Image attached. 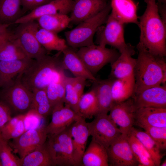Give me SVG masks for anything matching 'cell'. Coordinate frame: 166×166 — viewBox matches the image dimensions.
I'll list each match as a JSON object with an SVG mask.
<instances>
[{
	"label": "cell",
	"mask_w": 166,
	"mask_h": 166,
	"mask_svg": "<svg viewBox=\"0 0 166 166\" xmlns=\"http://www.w3.org/2000/svg\"><path fill=\"white\" fill-rule=\"evenodd\" d=\"M112 80V78H109L104 80L97 79L93 81V88L97 101L98 113L108 114L113 104L111 92Z\"/></svg>",
	"instance_id": "26"
},
{
	"label": "cell",
	"mask_w": 166,
	"mask_h": 166,
	"mask_svg": "<svg viewBox=\"0 0 166 166\" xmlns=\"http://www.w3.org/2000/svg\"><path fill=\"white\" fill-rule=\"evenodd\" d=\"M72 138L73 156L76 166H81L82 158L90 136L87 122L80 117L69 127Z\"/></svg>",
	"instance_id": "14"
},
{
	"label": "cell",
	"mask_w": 166,
	"mask_h": 166,
	"mask_svg": "<svg viewBox=\"0 0 166 166\" xmlns=\"http://www.w3.org/2000/svg\"><path fill=\"white\" fill-rule=\"evenodd\" d=\"M34 59L26 57L10 61H0V87L3 88L12 84L14 79L23 73Z\"/></svg>",
	"instance_id": "21"
},
{
	"label": "cell",
	"mask_w": 166,
	"mask_h": 166,
	"mask_svg": "<svg viewBox=\"0 0 166 166\" xmlns=\"http://www.w3.org/2000/svg\"><path fill=\"white\" fill-rule=\"evenodd\" d=\"M65 91L64 105L69 107L78 114V104L81 96L74 86L73 77L66 76Z\"/></svg>",
	"instance_id": "38"
},
{
	"label": "cell",
	"mask_w": 166,
	"mask_h": 166,
	"mask_svg": "<svg viewBox=\"0 0 166 166\" xmlns=\"http://www.w3.org/2000/svg\"><path fill=\"white\" fill-rule=\"evenodd\" d=\"M21 0H0V24H10L22 16Z\"/></svg>",
	"instance_id": "29"
},
{
	"label": "cell",
	"mask_w": 166,
	"mask_h": 166,
	"mask_svg": "<svg viewBox=\"0 0 166 166\" xmlns=\"http://www.w3.org/2000/svg\"><path fill=\"white\" fill-rule=\"evenodd\" d=\"M78 114L85 119H91L99 113V107L96 93L92 88L80 97L78 104Z\"/></svg>",
	"instance_id": "33"
},
{
	"label": "cell",
	"mask_w": 166,
	"mask_h": 166,
	"mask_svg": "<svg viewBox=\"0 0 166 166\" xmlns=\"http://www.w3.org/2000/svg\"><path fill=\"white\" fill-rule=\"evenodd\" d=\"M45 126L26 130L9 143L14 152L21 159L39 146L43 144L47 138Z\"/></svg>",
	"instance_id": "11"
},
{
	"label": "cell",
	"mask_w": 166,
	"mask_h": 166,
	"mask_svg": "<svg viewBox=\"0 0 166 166\" xmlns=\"http://www.w3.org/2000/svg\"><path fill=\"white\" fill-rule=\"evenodd\" d=\"M132 97L137 109L147 107L166 108V85L146 89Z\"/></svg>",
	"instance_id": "16"
},
{
	"label": "cell",
	"mask_w": 166,
	"mask_h": 166,
	"mask_svg": "<svg viewBox=\"0 0 166 166\" xmlns=\"http://www.w3.org/2000/svg\"><path fill=\"white\" fill-rule=\"evenodd\" d=\"M155 142L161 150L166 149V127L146 126L142 128Z\"/></svg>",
	"instance_id": "40"
},
{
	"label": "cell",
	"mask_w": 166,
	"mask_h": 166,
	"mask_svg": "<svg viewBox=\"0 0 166 166\" xmlns=\"http://www.w3.org/2000/svg\"><path fill=\"white\" fill-rule=\"evenodd\" d=\"M20 74L12 84L3 88L0 93V101L7 105L11 113L17 115L25 114L29 112L33 96V92L21 81Z\"/></svg>",
	"instance_id": "5"
},
{
	"label": "cell",
	"mask_w": 166,
	"mask_h": 166,
	"mask_svg": "<svg viewBox=\"0 0 166 166\" xmlns=\"http://www.w3.org/2000/svg\"><path fill=\"white\" fill-rule=\"evenodd\" d=\"M76 52L94 76L106 65L113 62L120 55L115 48L109 49L94 44L79 48Z\"/></svg>",
	"instance_id": "7"
},
{
	"label": "cell",
	"mask_w": 166,
	"mask_h": 166,
	"mask_svg": "<svg viewBox=\"0 0 166 166\" xmlns=\"http://www.w3.org/2000/svg\"><path fill=\"white\" fill-rule=\"evenodd\" d=\"M10 109L0 101V133L3 127L12 117Z\"/></svg>",
	"instance_id": "41"
},
{
	"label": "cell",
	"mask_w": 166,
	"mask_h": 166,
	"mask_svg": "<svg viewBox=\"0 0 166 166\" xmlns=\"http://www.w3.org/2000/svg\"><path fill=\"white\" fill-rule=\"evenodd\" d=\"M0 166H2V163L1 162V161L0 160Z\"/></svg>",
	"instance_id": "48"
},
{
	"label": "cell",
	"mask_w": 166,
	"mask_h": 166,
	"mask_svg": "<svg viewBox=\"0 0 166 166\" xmlns=\"http://www.w3.org/2000/svg\"><path fill=\"white\" fill-rule=\"evenodd\" d=\"M31 106L29 111L41 118H45L51 113L53 108L47 96L45 89H38L33 92Z\"/></svg>",
	"instance_id": "31"
},
{
	"label": "cell",
	"mask_w": 166,
	"mask_h": 166,
	"mask_svg": "<svg viewBox=\"0 0 166 166\" xmlns=\"http://www.w3.org/2000/svg\"><path fill=\"white\" fill-rule=\"evenodd\" d=\"M0 160L2 166H20V158L13 153V150L9 141L0 133Z\"/></svg>",
	"instance_id": "39"
},
{
	"label": "cell",
	"mask_w": 166,
	"mask_h": 166,
	"mask_svg": "<svg viewBox=\"0 0 166 166\" xmlns=\"http://www.w3.org/2000/svg\"><path fill=\"white\" fill-rule=\"evenodd\" d=\"M36 21L40 28L57 34L66 29L71 23L69 16L60 14L42 16Z\"/></svg>",
	"instance_id": "30"
},
{
	"label": "cell",
	"mask_w": 166,
	"mask_h": 166,
	"mask_svg": "<svg viewBox=\"0 0 166 166\" xmlns=\"http://www.w3.org/2000/svg\"><path fill=\"white\" fill-rule=\"evenodd\" d=\"M51 166L53 164L45 142L20 159V166Z\"/></svg>",
	"instance_id": "32"
},
{
	"label": "cell",
	"mask_w": 166,
	"mask_h": 166,
	"mask_svg": "<svg viewBox=\"0 0 166 166\" xmlns=\"http://www.w3.org/2000/svg\"><path fill=\"white\" fill-rule=\"evenodd\" d=\"M106 150L109 165L138 166L128 141L127 135L121 134Z\"/></svg>",
	"instance_id": "12"
},
{
	"label": "cell",
	"mask_w": 166,
	"mask_h": 166,
	"mask_svg": "<svg viewBox=\"0 0 166 166\" xmlns=\"http://www.w3.org/2000/svg\"><path fill=\"white\" fill-rule=\"evenodd\" d=\"M111 14L123 24L133 23L138 25L137 6L132 0H111Z\"/></svg>",
	"instance_id": "23"
},
{
	"label": "cell",
	"mask_w": 166,
	"mask_h": 166,
	"mask_svg": "<svg viewBox=\"0 0 166 166\" xmlns=\"http://www.w3.org/2000/svg\"><path fill=\"white\" fill-rule=\"evenodd\" d=\"M160 3L166 4V0H157Z\"/></svg>",
	"instance_id": "46"
},
{
	"label": "cell",
	"mask_w": 166,
	"mask_h": 166,
	"mask_svg": "<svg viewBox=\"0 0 166 166\" xmlns=\"http://www.w3.org/2000/svg\"><path fill=\"white\" fill-rule=\"evenodd\" d=\"M62 53V64L64 70H69L76 77L93 81L96 80L73 48L69 46Z\"/></svg>",
	"instance_id": "22"
},
{
	"label": "cell",
	"mask_w": 166,
	"mask_h": 166,
	"mask_svg": "<svg viewBox=\"0 0 166 166\" xmlns=\"http://www.w3.org/2000/svg\"><path fill=\"white\" fill-rule=\"evenodd\" d=\"M14 33L8 30L0 36V46L6 41L13 37Z\"/></svg>",
	"instance_id": "44"
},
{
	"label": "cell",
	"mask_w": 166,
	"mask_h": 166,
	"mask_svg": "<svg viewBox=\"0 0 166 166\" xmlns=\"http://www.w3.org/2000/svg\"><path fill=\"white\" fill-rule=\"evenodd\" d=\"M27 113L17 115L12 117L3 127L0 134L6 140L9 141L19 136L26 130L25 120Z\"/></svg>",
	"instance_id": "34"
},
{
	"label": "cell",
	"mask_w": 166,
	"mask_h": 166,
	"mask_svg": "<svg viewBox=\"0 0 166 166\" xmlns=\"http://www.w3.org/2000/svg\"><path fill=\"white\" fill-rule=\"evenodd\" d=\"M137 109L131 97L121 102L113 103L108 115L122 133L127 135L134 125L135 113Z\"/></svg>",
	"instance_id": "13"
},
{
	"label": "cell",
	"mask_w": 166,
	"mask_h": 166,
	"mask_svg": "<svg viewBox=\"0 0 166 166\" xmlns=\"http://www.w3.org/2000/svg\"><path fill=\"white\" fill-rule=\"evenodd\" d=\"M69 128L57 134L48 135L45 144L53 166H76Z\"/></svg>",
	"instance_id": "6"
},
{
	"label": "cell",
	"mask_w": 166,
	"mask_h": 166,
	"mask_svg": "<svg viewBox=\"0 0 166 166\" xmlns=\"http://www.w3.org/2000/svg\"><path fill=\"white\" fill-rule=\"evenodd\" d=\"M51 114V121L47 125L45 126L48 135L56 134L63 131L69 127L81 117L64 104L54 107Z\"/></svg>",
	"instance_id": "15"
},
{
	"label": "cell",
	"mask_w": 166,
	"mask_h": 166,
	"mask_svg": "<svg viewBox=\"0 0 166 166\" xmlns=\"http://www.w3.org/2000/svg\"><path fill=\"white\" fill-rule=\"evenodd\" d=\"M36 20L19 24L13 32L14 36L27 57L37 60L47 51L38 40L36 33L40 27Z\"/></svg>",
	"instance_id": "8"
},
{
	"label": "cell",
	"mask_w": 166,
	"mask_h": 166,
	"mask_svg": "<svg viewBox=\"0 0 166 166\" xmlns=\"http://www.w3.org/2000/svg\"><path fill=\"white\" fill-rule=\"evenodd\" d=\"M111 10L108 4L96 15L78 24L73 29L65 32L68 46L73 49L80 48L94 44V36L98 29L105 23Z\"/></svg>",
	"instance_id": "4"
},
{
	"label": "cell",
	"mask_w": 166,
	"mask_h": 166,
	"mask_svg": "<svg viewBox=\"0 0 166 166\" xmlns=\"http://www.w3.org/2000/svg\"><path fill=\"white\" fill-rule=\"evenodd\" d=\"M54 0H21L22 6L25 10H30Z\"/></svg>",
	"instance_id": "42"
},
{
	"label": "cell",
	"mask_w": 166,
	"mask_h": 166,
	"mask_svg": "<svg viewBox=\"0 0 166 166\" xmlns=\"http://www.w3.org/2000/svg\"><path fill=\"white\" fill-rule=\"evenodd\" d=\"M134 125L166 127V108L142 107L138 109L134 115Z\"/></svg>",
	"instance_id": "20"
},
{
	"label": "cell",
	"mask_w": 166,
	"mask_h": 166,
	"mask_svg": "<svg viewBox=\"0 0 166 166\" xmlns=\"http://www.w3.org/2000/svg\"><path fill=\"white\" fill-rule=\"evenodd\" d=\"M127 138L138 166H155L149 153L131 131L127 134Z\"/></svg>",
	"instance_id": "36"
},
{
	"label": "cell",
	"mask_w": 166,
	"mask_h": 166,
	"mask_svg": "<svg viewBox=\"0 0 166 166\" xmlns=\"http://www.w3.org/2000/svg\"><path fill=\"white\" fill-rule=\"evenodd\" d=\"M73 0H54L36 7L28 14L22 16L15 24L35 21L42 16L60 14H67L71 11Z\"/></svg>",
	"instance_id": "18"
},
{
	"label": "cell",
	"mask_w": 166,
	"mask_h": 166,
	"mask_svg": "<svg viewBox=\"0 0 166 166\" xmlns=\"http://www.w3.org/2000/svg\"><path fill=\"white\" fill-rule=\"evenodd\" d=\"M105 26L100 30L97 41L98 44L106 46L109 45L120 53L128 47L124 36V24L114 18L111 14L108 16Z\"/></svg>",
	"instance_id": "10"
},
{
	"label": "cell",
	"mask_w": 166,
	"mask_h": 166,
	"mask_svg": "<svg viewBox=\"0 0 166 166\" xmlns=\"http://www.w3.org/2000/svg\"><path fill=\"white\" fill-rule=\"evenodd\" d=\"M107 5L106 0H73L69 16L71 22L78 24L99 13Z\"/></svg>",
	"instance_id": "17"
},
{
	"label": "cell",
	"mask_w": 166,
	"mask_h": 166,
	"mask_svg": "<svg viewBox=\"0 0 166 166\" xmlns=\"http://www.w3.org/2000/svg\"><path fill=\"white\" fill-rule=\"evenodd\" d=\"M64 70L60 71L45 89L53 108L57 106L64 104L65 82L66 76Z\"/></svg>",
	"instance_id": "28"
},
{
	"label": "cell",
	"mask_w": 166,
	"mask_h": 166,
	"mask_svg": "<svg viewBox=\"0 0 166 166\" xmlns=\"http://www.w3.org/2000/svg\"><path fill=\"white\" fill-rule=\"evenodd\" d=\"M86 80V79L81 77H73L74 86L81 96L84 93Z\"/></svg>",
	"instance_id": "43"
},
{
	"label": "cell",
	"mask_w": 166,
	"mask_h": 166,
	"mask_svg": "<svg viewBox=\"0 0 166 166\" xmlns=\"http://www.w3.org/2000/svg\"><path fill=\"white\" fill-rule=\"evenodd\" d=\"M156 0H144L146 8L138 18L141 45L151 53L164 57L166 55V25L159 14Z\"/></svg>",
	"instance_id": "1"
},
{
	"label": "cell",
	"mask_w": 166,
	"mask_h": 166,
	"mask_svg": "<svg viewBox=\"0 0 166 166\" xmlns=\"http://www.w3.org/2000/svg\"><path fill=\"white\" fill-rule=\"evenodd\" d=\"M26 57L14 35L0 46V61L16 60Z\"/></svg>",
	"instance_id": "37"
},
{
	"label": "cell",
	"mask_w": 166,
	"mask_h": 166,
	"mask_svg": "<svg viewBox=\"0 0 166 166\" xmlns=\"http://www.w3.org/2000/svg\"><path fill=\"white\" fill-rule=\"evenodd\" d=\"M130 131L149 153L155 166H160L162 156L161 150L155 142L145 131L138 130L133 127Z\"/></svg>",
	"instance_id": "35"
},
{
	"label": "cell",
	"mask_w": 166,
	"mask_h": 166,
	"mask_svg": "<svg viewBox=\"0 0 166 166\" xmlns=\"http://www.w3.org/2000/svg\"><path fill=\"white\" fill-rule=\"evenodd\" d=\"M87 122L90 136L107 149L122 133L108 114L98 113Z\"/></svg>",
	"instance_id": "9"
},
{
	"label": "cell",
	"mask_w": 166,
	"mask_h": 166,
	"mask_svg": "<svg viewBox=\"0 0 166 166\" xmlns=\"http://www.w3.org/2000/svg\"><path fill=\"white\" fill-rule=\"evenodd\" d=\"M81 166H109L107 150L101 144L92 138L82 158Z\"/></svg>",
	"instance_id": "24"
},
{
	"label": "cell",
	"mask_w": 166,
	"mask_h": 166,
	"mask_svg": "<svg viewBox=\"0 0 166 166\" xmlns=\"http://www.w3.org/2000/svg\"><path fill=\"white\" fill-rule=\"evenodd\" d=\"M135 53L133 47L130 44L120 53L116 60L111 64L110 78H122L133 75L136 59L132 56Z\"/></svg>",
	"instance_id": "19"
},
{
	"label": "cell",
	"mask_w": 166,
	"mask_h": 166,
	"mask_svg": "<svg viewBox=\"0 0 166 166\" xmlns=\"http://www.w3.org/2000/svg\"><path fill=\"white\" fill-rule=\"evenodd\" d=\"M160 166H166V160H165L161 164H160Z\"/></svg>",
	"instance_id": "47"
},
{
	"label": "cell",
	"mask_w": 166,
	"mask_h": 166,
	"mask_svg": "<svg viewBox=\"0 0 166 166\" xmlns=\"http://www.w3.org/2000/svg\"><path fill=\"white\" fill-rule=\"evenodd\" d=\"M11 25L0 24V36L8 30V28Z\"/></svg>",
	"instance_id": "45"
},
{
	"label": "cell",
	"mask_w": 166,
	"mask_h": 166,
	"mask_svg": "<svg viewBox=\"0 0 166 166\" xmlns=\"http://www.w3.org/2000/svg\"><path fill=\"white\" fill-rule=\"evenodd\" d=\"M135 82L134 74L124 78L113 79L111 92L113 103L121 102L132 97Z\"/></svg>",
	"instance_id": "25"
},
{
	"label": "cell",
	"mask_w": 166,
	"mask_h": 166,
	"mask_svg": "<svg viewBox=\"0 0 166 166\" xmlns=\"http://www.w3.org/2000/svg\"><path fill=\"white\" fill-rule=\"evenodd\" d=\"M36 36L47 51L62 52L69 47L66 40L59 37L57 33L40 27L36 32Z\"/></svg>",
	"instance_id": "27"
},
{
	"label": "cell",
	"mask_w": 166,
	"mask_h": 166,
	"mask_svg": "<svg viewBox=\"0 0 166 166\" xmlns=\"http://www.w3.org/2000/svg\"><path fill=\"white\" fill-rule=\"evenodd\" d=\"M62 52L54 55L46 54L34 60L32 63L20 74L22 83L31 91L45 89L61 70L64 69L62 64Z\"/></svg>",
	"instance_id": "3"
},
{
	"label": "cell",
	"mask_w": 166,
	"mask_h": 166,
	"mask_svg": "<svg viewBox=\"0 0 166 166\" xmlns=\"http://www.w3.org/2000/svg\"><path fill=\"white\" fill-rule=\"evenodd\" d=\"M138 52L134 74V94L153 86L166 85V63L164 57L154 55L137 45Z\"/></svg>",
	"instance_id": "2"
}]
</instances>
